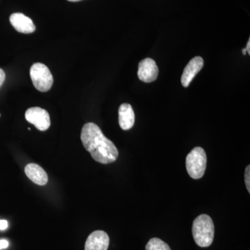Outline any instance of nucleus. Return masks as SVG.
<instances>
[{
    "instance_id": "obj_1",
    "label": "nucleus",
    "mask_w": 250,
    "mask_h": 250,
    "mask_svg": "<svg viewBox=\"0 0 250 250\" xmlns=\"http://www.w3.org/2000/svg\"><path fill=\"white\" fill-rule=\"evenodd\" d=\"M81 140L85 149L93 159L103 164H109L118 159V149L114 143L104 135L101 129L95 123L83 125Z\"/></svg>"
},
{
    "instance_id": "obj_2",
    "label": "nucleus",
    "mask_w": 250,
    "mask_h": 250,
    "mask_svg": "<svg viewBox=\"0 0 250 250\" xmlns=\"http://www.w3.org/2000/svg\"><path fill=\"white\" fill-rule=\"evenodd\" d=\"M194 241L199 247L207 248L212 244L214 238V224L209 215H199L194 220L192 228Z\"/></svg>"
},
{
    "instance_id": "obj_3",
    "label": "nucleus",
    "mask_w": 250,
    "mask_h": 250,
    "mask_svg": "<svg viewBox=\"0 0 250 250\" xmlns=\"http://www.w3.org/2000/svg\"><path fill=\"white\" fill-rule=\"evenodd\" d=\"M207 158L205 149L200 147L192 149L186 159V166L190 177L194 179L202 178L207 168Z\"/></svg>"
},
{
    "instance_id": "obj_4",
    "label": "nucleus",
    "mask_w": 250,
    "mask_h": 250,
    "mask_svg": "<svg viewBox=\"0 0 250 250\" xmlns=\"http://www.w3.org/2000/svg\"><path fill=\"white\" fill-rule=\"evenodd\" d=\"M30 76L33 84L39 91H48L53 85V77L50 70L41 62H36L31 66Z\"/></svg>"
},
{
    "instance_id": "obj_5",
    "label": "nucleus",
    "mask_w": 250,
    "mask_h": 250,
    "mask_svg": "<svg viewBox=\"0 0 250 250\" xmlns=\"http://www.w3.org/2000/svg\"><path fill=\"white\" fill-rule=\"evenodd\" d=\"M26 120L40 131H46L50 126V118L48 112L40 107H32L27 110Z\"/></svg>"
},
{
    "instance_id": "obj_6",
    "label": "nucleus",
    "mask_w": 250,
    "mask_h": 250,
    "mask_svg": "<svg viewBox=\"0 0 250 250\" xmlns=\"http://www.w3.org/2000/svg\"><path fill=\"white\" fill-rule=\"evenodd\" d=\"M159 68L155 61L150 58L143 59L139 62L138 76L139 80L146 83H150L157 78Z\"/></svg>"
},
{
    "instance_id": "obj_7",
    "label": "nucleus",
    "mask_w": 250,
    "mask_h": 250,
    "mask_svg": "<svg viewBox=\"0 0 250 250\" xmlns=\"http://www.w3.org/2000/svg\"><path fill=\"white\" fill-rule=\"evenodd\" d=\"M109 241V237L105 231H93L85 241V250H107Z\"/></svg>"
},
{
    "instance_id": "obj_8",
    "label": "nucleus",
    "mask_w": 250,
    "mask_h": 250,
    "mask_svg": "<svg viewBox=\"0 0 250 250\" xmlns=\"http://www.w3.org/2000/svg\"><path fill=\"white\" fill-rule=\"evenodd\" d=\"M203 66L204 60L201 57H195L192 59L184 68L181 80L182 85L186 88L188 86L194 77L196 76Z\"/></svg>"
},
{
    "instance_id": "obj_9",
    "label": "nucleus",
    "mask_w": 250,
    "mask_h": 250,
    "mask_svg": "<svg viewBox=\"0 0 250 250\" xmlns=\"http://www.w3.org/2000/svg\"><path fill=\"white\" fill-rule=\"evenodd\" d=\"M10 22L16 31L22 34H31L36 30L35 24L32 20L21 13L11 15Z\"/></svg>"
},
{
    "instance_id": "obj_10",
    "label": "nucleus",
    "mask_w": 250,
    "mask_h": 250,
    "mask_svg": "<svg viewBox=\"0 0 250 250\" xmlns=\"http://www.w3.org/2000/svg\"><path fill=\"white\" fill-rule=\"evenodd\" d=\"M26 175L37 185L44 186L48 182V176L44 169L36 164H29L24 168Z\"/></svg>"
},
{
    "instance_id": "obj_11",
    "label": "nucleus",
    "mask_w": 250,
    "mask_h": 250,
    "mask_svg": "<svg viewBox=\"0 0 250 250\" xmlns=\"http://www.w3.org/2000/svg\"><path fill=\"white\" fill-rule=\"evenodd\" d=\"M119 125L123 130H129L134 126L135 114L132 106L129 104H123L118 110Z\"/></svg>"
},
{
    "instance_id": "obj_12",
    "label": "nucleus",
    "mask_w": 250,
    "mask_h": 250,
    "mask_svg": "<svg viewBox=\"0 0 250 250\" xmlns=\"http://www.w3.org/2000/svg\"><path fill=\"white\" fill-rule=\"evenodd\" d=\"M146 250H171L170 247L165 242L158 238L149 240L146 247Z\"/></svg>"
},
{
    "instance_id": "obj_13",
    "label": "nucleus",
    "mask_w": 250,
    "mask_h": 250,
    "mask_svg": "<svg viewBox=\"0 0 250 250\" xmlns=\"http://www.w3.org/2000/svg\"><path fill=\"white\" fill-rule=\"evenodd\" d=\"M250 166H248L246 168V172H245V182L248 192H250Z\"/></svg>"
},
{
    "instance_id": "obj_14",
    "label": "nucleus",
    "mask_w": 250,
    "mask_h": 250,
    "mask_svg": "<svg viewBox=\"0 0 250 250\" xmlns=\"http://www.w3.org/2000/svg\"><path fill=\"white\" fill-rule=\"evenodd\" d=\"M9 242L6 240H0V250L6 249L9 247Z\"/></svg>"
},
{
    "instance_id": "obj_15",
    "label": "nucleus",
    "mask_w": 250,
    "mask_h": 250,
    "mask_svg": "<svg viewBox=\"0 0 250 250\" xmlns=\"http://www.w3.org/2000/svg\"><path fill=\"white\" fill-rule=\"evenodd\" d=\"M5 78H6L5 72L2 69L0 68V88H1V85L4 83Z\"/></svg>"
},
{
    "instance_id": "obj_16",
    "label": "nucleus",
    "mask_w": 250,
    "mask_h": 250,
    "mask_svg": "<svg viewBox=\"0 0 250 250\" xmlns=\"http://www.w3.org/2000/svg\"><path fill=\"white\" fill-rule=\"evenodd\" d=\"M8 222L5 220H0V230H5L8 228Z\"/></svg>"
},
{
    "instance_id": "obj_17",
    "label": "nucleus",
    "mask_w": 250,
    "mask_h": 250,
    "mask_svg": "<svg viewBox=\"0 0 250 250\" xmlns=\"http://www.w3.org/2000/svg\"><path fill=\"white\" fill-rule=\"evenodd\" d=\"M246 52H248V54H250V39L248 41V44H247Z\"/></svg>"
},
{
    "instance_id": "obj_18",
    "label": "nucleus",
    "mask_w": 250,
    "mask_h": 250,
    "mask_svg": "<svg viewBox=\"0 0 250 250\" xmlns=\"http://www.w3.org/2000/svg\"><path fill=\"white\" fill-rule=\"evenodd\" d=\"M67 1H82V0H67Z\"/></svg>"
},
{
    "instance_id": "obj_19",
    "label": "nucleus",
    "mask_w": 250,
    "mask_h": 250,
    "mask_svg": "<svg viewBox=\"0 0 250 250\" xmlns=\"http://www.w3.org/2000/svg\"><path fill=\"white\" fill-rule=\"evenodd\" d=\"M243 54H246V49H243Z\"/></svg>"
}]
</instances>
